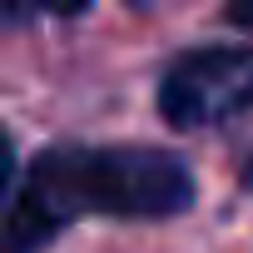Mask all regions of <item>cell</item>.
<instances>
[{
    "label": "cell",
    "mask_w": 253,
    "mask_h": 253,
    "mask_svg": "<svg viewBox=\"0 0 253 253\" xmlns=\"http://www.w3.org/2000/svg\"><path fill=\"white\" fill-rule=\"evenodd\" d=\"M194 204V174L164 149H45L0 223V253H40L84 213L174 218Z\"/></svg>",
    "instance_id": "obj_1"
},
{
    "label": "cell",
    "mask_w": 253,
    "mask_h": 253,
    "mask_svg": "<svg viewBox=\"0 0 253 253\" xmlns=\"http://www.w3.org/2000/svg\"><path fill=\"white\" fill-rule=\"evenodd\" d=\"M159 114L174 129H213L253 114V50H189L159 80Z\"/></svg>",
    "instance_id": "obj_2"
},
{
    "label": "cell",
    "mask_w": 253,
    "mask_h": 253,
    "mask_svg": "<svg viewBox=\"0 0 253 253\" xmlns=\"http://www.w3.org/2000/svg\"><path fill=\"white\" fill-rule=\"evenodd\" d=\"M10 174H15V154H10V139L0 134V199H5V189H10Z\"/></svg>",
    "instance_id": "obj_3"
},
{
    "label": "cell",
    "mask_w": 253,
    "mask_h": 253,
    "mask_svg": "<svg viewBox=\"0 0 253 253\" xmlns=\"http://www.w3.org/2000/svg\"><path fill=\"white\" fill-rule=\"evenodd\" d=\"M228 20L238 30H253V0H228Z\"/></svg>",
    "instance_id": "obj_4"
},
{
    "label": "cell",
    "mask_w": 253,
    "mask_h": 253,
    "mask_svg": "<svg viewBox=\"0 0 253 253\" xmlns=\"http://www.w3.org/2000/svg\"><path fill=\"white\" fill-rule=\"evenodd\" d=\"M40 5L55 15H80V10H89V0H40Z\"/></svg>",
    "instance_id": "obj_5"
},
{
    "label": "cell",
    "mask_w": 253,
    "mask_h": 253,
    "mask_svg": "<svg viewBox=\"0 0 253 253\" xmlns=\"http://www.w3.org/2000/svg\"><path fill=\"white\" fill-rule=\"evenodd\" d=\"M0 10H5V0H0Z\"/></svg>",
    "instance_id": "obj_6"
}]
</instances>
